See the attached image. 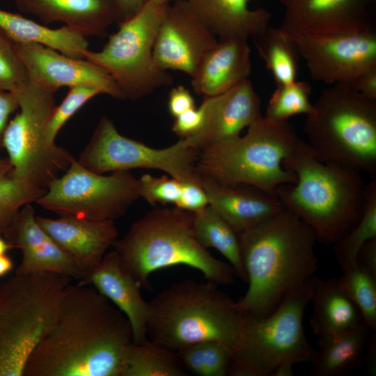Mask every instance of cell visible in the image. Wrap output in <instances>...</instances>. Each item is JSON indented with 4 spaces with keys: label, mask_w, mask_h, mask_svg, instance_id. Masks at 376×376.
I'll use <instances>...</instances> for the list:
<instances>
[{
    "label": "cell",
    "mask_w": 376,
    "mask_h": 376,
    "mask_svg": "<svg viewBox=\"0 0 376 376\" xmlns=\"http://www.w3.org/2000/svg\"><path fill=\"white\" fill-rule=\"evenodd\" d=\"M3 234L22 251L16 273L54 272L79 280L83 277L70 257L40 227L31 204L19 210Z\"/></svg>",
    "instance_id": "cell-18"
},
{
    "label": "cell",
    "mask_w": 376,
    "mask_h": 376,
    "mask_svg": "<svg viewBox=\"0 0 376 376\" xmlns=\"http://www.w3.org/2000/svg\"><path fill=\"white\" fill-rule=\"evenodd\" d=\"M168 5L148 0L118 24L101 50L88 49L83 53L84 58L109 74L123 99L139 100L173 84L171 75L159 68L153 56L155 37Z\"/></svg>",
    "instance_id": "cell-10"
},
{
    "label": "cell",
    "mask_w": 376,
    "mask_h": 376,
    "mask_svg": "<svg viewBox=\"0 0 376 376\" xmlns=\"http://www.w3.org/2000/svg\"><path fill=\"white\" fill-rule=\"evenodd\" d=\"M13 268L11 258L5 254L0 255V278L5 276Z\"/></svg>",
    "instance_id": "cell-48"
},
{
    "label": "cell",
    "mask_w": 376,
    "mask_h": 376,
    "mask_svg": "<svg viewBox=\"0 0 376 376\" xmlns=\"http://www.w3.org/2000/svg\"><path fill=\"white\" fill-rule=\"evenodd\" d=\"M18 10L47 24L63 22L86 37L104 36L119 23L114 0H14Z\"/></svg>",
    "instance_id": "cell-23"
},
{
    "label": "cell",
    "mask_w": 376,
    "mask_h": 376,
    "mask_svg": "<svg viewBox=\"0 0 376 376\" xmlns=\"http://www.w3.org/2000/svg\"><path fill=\"white\" fill-rule=\"evenodd\" d=\"M218 285L187 279L160 292L149 302L148 338L176 352L191 344L217 341L232 353L244 317L236 301Z\"/></svg>",
    "instance_id": "cell-5"
},
{
    "label": "cell",
    "mask_w": 376,
    "mask_h": 376,
    "mask_svg": "<svg viewBox=\"0 0 376 376\" xmlns=\"http://www.w3.org/2000/svg\"><path fill=\"white\" fill-rule=\"evenodd\" d=\"M301 140L289 120L276 122L263 116L244 135L201 150L196 170L218 182L251 185L276 196L279 186L296 182L283 161Z\"/></svg>",
    "instance_id": "cell-6"
},
{
    "label": "cell",
    "mask_w": 376,
    "mask_h": 376,
    "mask_svg": "<svg viewBox=\"0 0 376 376\" xmlns=\"http://www.w3.org/2000/svg\"><path fill=\"white\" fill-rule=\"evenodd\" d=\"M183 366L176 352L147 338L130 345L122 376H185Z\"/></svg>",
    "instance_id": "cell-31"
},
{
    "label": "cell",
    "mask_w": 376,
    "mask_h": 376,
    "mask_svg": "<svg viewBox=\"0 0 376 376\" xmlns=\"http://www.w3.org/2000/svg\"><path fill=\"white\" fill-rule=\"evenodd\" d=\"M284 8L279 29L288 36L373 29L370 0H280Z\"/></svg>",
    "instance_id": "cell-17"
},
{
    "label": "cell",
    "mask_w": 376,
    "mask_h": 376,
    "mask_svg": "<svg viewBox=\"0 0 376 376\" xmlns=\"http://www.w3.org/2000/svg\"><path fill=\"white\" fill-rule=\"evenodd\" d=\"M251 67L248 40L240 38L218 40L191 77L192 88L196 94L204 97L223 94L248 79Z\"/></svg>",
    "instance_id": "cell-24"
},
{
    "label": "cell",
    "mask_w": 376,
    "mask_h": 376,
    "mask_svg": "<svg viewBox=\"0 0 376 376\" xmlns=\"http://www.w3.org/2000/svg\"><path fill=\"white\" fill-rule=\"evenodd\" d=\"M252 39L276 85L288 84L297 80L301 57L291 38L279 27L269 25Z\"/></svg>",
    "instance_id": "cell-30"
},
{
    "label": "cell",
    "mask_w": 376,
    "mask_h": 376,
    "mask_svg": "<svg viewBox=\"0 0 376 376\" xmlns=\"http://www.w3.org/2000/svg\"><path fill=\"white\" fill-rule=\"evenodd\" d=\"M311 93V86L306 81L296 80L290 84L276 85L263 116L272 121L285 122L296 115L306 116L313 108L310 100Z\"/></svg>",
    "instance_id": "cell-33"
},
{
    "label": "cell",
    "mask_w": 376,
    "mask_h": 376,
    "mask_svg": "<svg viewBox=\"0 0 376 376\" xmlns=\"http://www.w3.org/2000/svg\"><path fill=\"white\" fill-rule=\"evenodd\" d=\"M152 1L161 3V4H167L171 2L172 0H152Z\"/></svg>",
    "instance_id": "cell-51"
},
{
    "label": "cell",
    "mask_w": 376,
    "mask_h": 376,
    "mask_svg": "<svg viewBox=\"0 0 376 376\" xmlns=\"http://www.w3.org/2000/svg\"><path fill=\"white\" fill-rule=\"evenodd\" d=\"M10 171L11 166L8 162V159H2L0 157V175L10 172Z\"/></svg>",
    "instance_id": "cell-50"
},
{
    "label": "cell",
    "mask_w": 376,
    "mask_h": 376,
    "mask_svg": "<svg viewBox=\"0 0 376 376\" xmlns=\"http://www.w3.org/2000/svg\"><path fill=\"white\" fill-rule=\"evenodd\" d=\"M46 189L13 177L10 172L0 175V233H3L19 210L36 203Z\"/></svg>",
    "instance_id": "cell-35"
},
{
    "label": "cell",
    "mask_w": 376,
    "mask_h": 376,
    "mask_svg": "<svg viewBox=\"0 0 376 376\" xmlns=\"http://www.w3.org/2000/svg\"><path fill=\"white\" fill-rule=\"evenodd\" d=\"M283 166L297 179L279 186L276 196L314 230L318 241L334 244L357 224L365 201L359 171L319 160L303 139Z\"/></svg>",
    "instance_id": "cell-3"
},
{
    "label": "cell",
    "mask_w": 376,
    "mask_h": 376,
    "mask_svg": "<svg viewBox=\"0 0 376 376\" xmlns=\"http://www.w3.org/2000/svg\"><path fill=\"white\" fill-rule=\"evenodd\" d=\"M376 238V178L365 187V201L361 217L357 224L334 242V253L340 269L345 270L357 263L362 246Z\"/></svg>",
    "instance_id": "cell-32"
},
{
    "label": "cell",
    "mask_w": 376,
    "mask_h": 376,
    "mask_svg": "<svg viewBox=\"0 0 376 376\" xmlns=\"http://www.w3.org/2000/svg\"><path fill=\"white\" fill-rule=\"evenodd\" d=\"M350 85L363 96L376 100V67L359 75Z\"/></svg>",
    "instance_id": "cell-44"
},
{
    "label": "cell",
    "mask_w": 376,
    "mask_h": 376,
    "mask_svg": "<svg viewBox=\"0 0 376 376\" xmlns=\"http://www.w3.org/2000/svg\"><path fill=\"white\" fill-rule=\"evenodd\" d=\"M72 279L54 272H15L0 283V376H23Z\"/></svg>",
    "instance_id": "cell-8"
},
{
    "label": "cell",
    "mask_w": 376,
    "mask_h": 376,
    "mask_svg": "<svg viewBox=\"0 0 376 376\" xmlns=\"http://www.w3.org/2000/svg\"><path fill=\"white\" fill-rule=\"evenodd\" d=\"M94 287L127 318L132 327L133 343L147 337L149 302L141 296V286L125 268L117 252L107 253L98 265L79 282Z\"/></svg>",
    "instance_id": "cell-20"
},
{
    "label": "cell",
    "mask_w": 376,
    "mask_h": 376,
    "mask_svg": "<svg viewBox=\"0 0 376 376\" xmlns=\"http://www.w3.org/2000/svg\"><path fill=\"white\" fill-rule=\"evenodd\" d=\"M370 331L363 322L341 333L318 338L310 361L316 376H341L360 362Z\"/></svg>",
    "instance_id": "cell-28"
},
{
    "label": "cell",
    "mask_w": 376,
    "mask_h": 376,
    "mask_svg": "<svg viewBox=\"0 0 376 376\" xmlns=\"http://www.w3.org/2000/svg\"><path fill=\"white\" fill-rule=\"evenodd\" d=\"M263 116L260 98L249 79L214 96L203 127L185 137L200 151L214 143L241 135L242 131Z\"/></svg>",
    "instance_id": "cell-21"
},
{
    "label": "cell",
    "mask_w": 376,
    "mask_h": 376,
    "mask_svg": "<svg viewBox=\"0 0 376 376\" xmlns=\"http://www.w3.org/2000/svg\"><path fill=\"white\" fill-rule=\"evenodd\" d=\"M19 107V100L16 93L0 90V147H2L3 136L9 118Z\"/></svg>",
    "instance_id": "cell-43"
},
{
    "label": "cell",
    "mask_w": 376,
    "mask_h": 376,
    "mask_svg": "<svg viewBox=\"0 0 376 376\" xmlns=\"http://www.w3.org/2000/svg\"><path fill=\"white\" fill-rule=\"evenodd\" d=\"M119 14V24L136 14L148 0H114Z\"/></svg>",
    "instance_id": "cell-46"
},
{
    "label": "cell",
    "mask_w": 376,
    "mask_h": 376,
    "mask_svg": "<svg viewBox=\"0 0 376 376\" xmlns=\"http://www.w3.org/2000/svg\"><path fill=\"white\" fill-rule=\"evenodd\" d=\"M29 84L14 42L0 29V90L17 93Z\"/></svg>",
    "instance_id": "cell-36"
},
{
    "label": "cell",
    "mask_w": 376,
    "mask_h": 376,
    "mask_svg": "<svg viewBox=\"0 0 376 376\" xmlns=\"http://www.w3.org/2000/svg\"><path fill=\"white\" fill-rule=\"evenodd\" d=\"M194 230L204 248H214L221 253L237 276L246 283L238 234L210 205L194 213Z\"/></svg>",
    "instance_id": "cell-29"
},
{
    "label": "cell",
    "mask_w": 376,
    "mask_h": 376,
    "mask_svg": "<svg viewBox=\"0 0 376 376\" xmlns=\"http://www.w3.org/2000/svg\"><path fill=\"white\" fill-rule=\"evenodd\" d=\"M140 197L139 179L129 171L104 175L84 168L74 158L36 203L60 216L114 221Z\"/></svg>",
    "instance_id": "cell-13"
},
{
    "label": "cell",
    "mask_w": 376,
    "mask_h": 376,
    "mask_svg": "<svg viewBox=\"0 0 376 376\" xmlns=\"http://www.w3.org/2000/svg\"><path fill=\"white\" fill-rule=\"evenodd\" d=\"M199 20L219 40L233 38L249 40L270 25V13L252 9L250 0H185Z\"/></svg>",
    "instance_id": "cell-25"
},
{
    "label": "cell",
    "mask_w": 376,
    "mask_h": 376,
    "mask_svg": "<svg viewBox=\"0 0 376 376\" xmlns=\"http://www.w3.org/2000/svg\"><path fill=\"white\" fill-rule=\"evenodd\" d=\"M306 115L304 132L315 157L376 177V100L350 85H329Z\"/></svg>",
    "instance_id": "cell-7"
},
{
    "label": "cell",
    "mask_w": 376,
    "mask_h": 376,
    "mask_svg": "<svg viewBox=\"0 0 376 376\" xmlns=\"http://www.w3.org/2000/svg\"><path fill=\"white\" fill-rule=\"evenodd\" d=\"M200 150L186 138L164 148H155L119 133L107 116L100 119L77 162L100 174L133 169H151L167 173L181 183L201 184L196 170Z\"/></svg>",
    "instance_id": "cell-12"
},
{
    "label": "cell",
    "mask_w": 376,
    "mask_h": 376,
    "mask_svg": "<svg viewBox=\"0 0 376 376\" xmlns=\"http://www.w3.org/2000/svg\"><path fill=\"white\" fill-rule=\"evenodd\" d=\"M289 37L305 61L311 79L316 81L329 86L350 85L359 75L376 67V33L373 29Z\"/></svg>",
    "instance_id": "cell-14"
},
{
    "label": "cell",
    "mask_w": 376,
    "mask_h": 376,
    "mask_svg": "<svg viewBox=\"0 0 376 376\" xmlns=\"http://www.w3.org/2000/svg\"><path fill=\"white\" fill-rule=\"evenodd\" d=\"M206 376L228 375L231 351L217 341L201 342Z\"/></svg>",
    "instance_id": "cell-40"
},
{
    "label": "cell",
    "mask_w": 376,
    "mask_h": 376,
    "mask_svg": "<svg viewBox=\"0 0 376 376\" xmlns=\"http://www.w3.org/2000/svg\"><path fill=\"white\" fill-rule=\"evenodd\" d=\"M113 247L125 268L148 290L152 272L179 265L200 271L218 285H231L237 276L230 264L214 258L198 242L194 213L177 207L148 212Z\"/></svg>",
    "instance_id": "cell-4"
},
{
    "label": "cell",
    "mask_w": 376,
    "mask_h": 376,
    "mask_svg": "<svg viewBox=\"0 0 376 376\" xmlns=\"http://www.w3.org/2000/svg\"><path fill=\"white\" fill-rule=\"evenodd\" d=\"M33 86L54 93L61 87L88 86L102 94L123 100L113 79L102 68L86 58H72L35 43H15Z\"/></svg>",
    "instance_id": "cell-16"
},
{
    "label": "cell",
    "mask_w": 376,
    "mask_h": 376,
    "mask_svg": "<svg viewBox=\"0 0 376 376\" xmlns=\"http://www.w3.org/2000/svg\"><path fill=\"white\" fill-rule=\"evenodd\" d=\"M133 343L126 316L94 287L68 288L23 376H122Z\"/></svg>",
    "instance_id": "cell-1"
},
{
    "label": "cell",
    "mask_w": 376,
    "mask_h": 376,
    "mask_svg": "<svg viewBox=\"0 0 376 376\" xmlns=\"http://www.w3.org/2000/svg\"><path fill=\"white\" fill-rule=\"evenodd\" d=\"M343 286L359 310L363 322L376 330V275L357 263L345 270L339 278Z\"/></svg>",
    "instance_id": "cell-34"
},
{
    "label": "cell",
    "mask_w": 376,
    "mask_h": 376,
    "mask_svg": "<svg viewBox=\"0 0 376 376\" xmlns=\"http://www.w3.org/2000/svg\"><path fill=\"white\" fill-rule=\"evenodd\" d=\"M139 185L141 197L152 205H156L175 204L180 194L181 182L171 176L143 174L139 178Z\"/></svg>",
    "instance_id": "cell-38"
},
{
    "label": "cell",
    "mask_w": 376,
    "mask_h": 376,
    "mask_svg": "<svg viewBox=\"0 0 376 376\" xmlns=\"http://www.w3.org/2000/svg\"><path fill=\"white\" fill-rule=\"evenodd\" d=\"M209 205L240 234L282 210L277 197L251 185H225L201 175Z\"/></svg>",
    "instance_id": "cell-22"
},
{
    "label": "cell",
    "mask_w": 376,
    "mask_h": 376,
    "mask_svg": "<svg viewBox=\"0 0 376 376\" xmlns=\"http://www.w3.org/2000/svg\"><path fill=\"white\" fill-rule=\"evenodd\" d=\"M16 94L19 112L9 120L2 140L11 166L10 174L47 189L74 159L66 149L47 138V127L56 107L54 93L29 83Z\"/></svg>",
    "instance_id": "cell-11"
},
{
    "label": "cell",
    "mask_w": 376,
    "mask_h": 376,
    "mask_svg": "<svg viewBox=\"0 0 376 376\" xmlns=\"http://www.w3.org/2000/svg\"><path fill=\"white\" fill-rule=\"evenodd\" d=\"M310 302L313 306L310 324L318 338L341 333L363 322L339 278L322 280L313 276Z\"/></svg>",
    "instance_id": "cell-26"
},
{
    "label": "cell",
    "mask_w": 376,
    "mask_h": 376,
    "mask_svg": "<svg viewBox=\"0 0 376 376\" xmlns=\"http://www.w3.org/2000/svg\"><path fill=\"white\" fill-rule=\"evenodd\" d=\"M0 29L15 43H35L66 56L83 58L87 37L67 26L51 29L19 13L0 9Z\"/></svg>",
    "instance_id": "cell-27"
},
{
    "label": "cell",
    "mask_w": 376,
    "mask_h": 376,
    "mask_svg": "<svg viewBox=\"0 0 376 376\" xmlns=\"http://www.w3.org/2000/svg\"><path fill=\"white\" fill-rule=\"evenodd\" d=\"M293 365V363L289 361L282 363L274 370L271 376H292Z\"/></svg>",
    "instance_id": "cell-47"
},
{
    "label": "cell",
    "mask_w": 376,
    "mask_h": 376,
    "mask_svg": "<svg viewBox=\"0 0 376 376\" xmlns=\"http://www.w3.org/2000/svg\"><path fill=\"white\" fill-rule=\"evenodd\" d=\"M311 278L287 294L267 316H243L242 332L231 353L228 375L271 376L282 363L310 361L313 349L304 334L303 316L310 303Z\"/></svg>",
    "instance_id": "cell-9"
},
{
    "label": "cell",
    "mask_w": 376,
    "mask_h": 376,
    "mask_svg": "<svg viewBox=\"0 0 376 376\" xmlns=\"http://www.w3.org/2000/svg\"><path fill=\"white\" fill-rule=\"evenodd\" d=\"M180 209L196 212L209 205L206 193L199 183H181L180 194L174 204Z\"/></svg>",
    "instance_id": "cell-41"
},
{
    "label": "cell",
    "mask_w": 376,
    "mask_h": 376,
    "mask_svg": "<svg viewBox=\"0 0 376 376\" xmlns=\"http://www.w3.org/2000/svg\"><path fill=\"white\" fill-rule=\"evenodd\" d=\"M195 107L194 99L185 86L179 85L172 88L169 94L168 109L173 117L176 118Z\"/></svg>",
    "instance_id": "cell-42"
},
{
    "label": "cell",
    "mask_w": 376,
    "mask_h": 376,
    "mask_svg": "<svg viewBox=\"0 0 376 376\" xmlns=\"http://www.w3.org/2000/svg\"><path fill=\"white\" fill-rule=\"evenodd\" d=\"M40 227L70 257L83 276L94 269L118 240L113 220L71 216L50 219L36 216Z\"/></svg>",
    "instance_id": "cell-19"
},
{
    "label": "cell",
    "mask_w": 376,
    "mask_h": 376,
    "mask_svg": "<svg viewBox=\"0 0 376 376\" xmlns=\"http://www.w3.org/2000/svg\"><path fill=\"white\" fill-rule=\"evenodd\" d=\"M14 248L15 246L11 243L0 236V255L5 254L7 251Z\"/></svg>",
    "instance_id": "cell-49"
},
{
    "label": "cell",
    "mask_w": 376,
    "mask_h": 376,
    "mask_svg": "<svg viewBox=\"0 0 376 376\" xmlns=\"http://www.w3.org/2000/svg\"><path fill=\"white\" fill-rule=\"evenodd\" d=\"M214 96L205 97L198 108H193L175 118L171 130L180 139L198 132L205 125L209 116Z\"/></svg>",
    "instance_id": "cell-39"
},
{
    "label": "cell",
    "mask_w": 376,
    "mask_h": 376,
    "mask_svg": "<svg viewBox=\"0 0 376 376\" xmlns=\"http://www.w3.org/2000/svg\"><path fill=\"white\" fill-rule=\"evenodd\" d=\"M218 42L185 0L169 3L158 28L153 56L161 69L192 77L206 53Z\"/></svg>",
    "instance_id": "cell-15"
},
{
    "label": "cell",
    "mask_w": 376,
    "mask_h": 376,
    "mask_svg": "<svg viewBox=\"0 0 376 376\" xmlns=\"http://www.w3.org/2000/svg\"><path fill=\"white\" fill-rule=\"evenodd\" d=\"M102 94L94 87L76 86L69 88V91L58 106H56L47 127V138L50 143H55V139L61 129L88 100Z\"/></svg>",
    "instance_id": "cell-37"
},
{
    "label": "cell",
    "mask_w": 376,
    "mask_h": 376,
    "mask_svg": "<svg viewBox=\"0 0 376 376\" xmlns=\"http://www.w3.org/2000/svg\"><path fill=\"white\" fill-rule=\"evenodd\" d=\"M238 236L248 288L236 306L244 317L267 316L318 269L314 230L285 207Z\"/></svg>",
    "instance_id": "cell-2"
},
{
    "label": "cell",
    "mask_w": 376,
    "mask_h": 376,
    "mask_svg": "<svg viewBox=\"0 0 376 376\" xmlns=\"http://www.w3.org/2000/svg\"><path fill=\"white\" fill-rule=\"evenodd\" d=\"M357 263L376 275V238L362 246L357 256Z\"/></svg>",
    "instance_id": "cell-45"
}]
</instances>
